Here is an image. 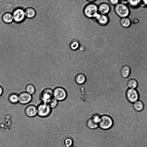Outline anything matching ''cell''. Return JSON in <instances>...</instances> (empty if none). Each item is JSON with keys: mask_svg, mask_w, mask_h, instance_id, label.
I'll return each instance as SVG.
<instances>
[{"mask_svg": "<svg viewBox=\"0 0 147 147\" xmlns=\"http://www.w3.org/2000/svg\"><path fill=\"white\" fill-rule=\"evenodd\" d=\"M13 21L18 23L23 21L26 17L25 10L21 8L15 9L12 13Z\"/></svg>", "mask_w": 147, "mask_h": 147, "instance_id": "7", "label": "cell"}, {"mask_svg": "<svg viewBox=\"0 0 147 147\" xmlns=\"http://www.w3.org/2000/svg\"><path fill=\"white\" fill-rule=\"evenodd\" d=\"M64 143L66 147H70L73 144V140L70 138L67 137L64 139Z\"/></svg>", "mask_w": 147, "mask_h": 147, "instance_id": "26", "label": "cell"}, {"mask_svg": "<svg viewBox=\"0 0 147 147\" xmlns=\"http://www.w3.org/2000/svg\"><path fill=\"white\" fill-rule=\"evenodd\" d=\"M110 3L115 6L120 2L119 0H108Z\"/></svg>", "mask_w": 147, "mask_h": 147, "instance_id": "28", "label": "cell"}, {"mask_svg": "<svg viewBox=\"0 0 147 147\" xmlns=\"http://www.w3.org/2000/svg\"><path fill=\"white\" fill-rule=\"evenodd\" d=\"M80 45V40L77 38H75L71 41L69 46L71 50L75 51L79 49Z\"/></svg>", "mask_w": 147, "mask_h": 147, "instance_id": "16", "label": "cell"}, {"mask_svg": "<svg viewBox=\"0 0 147 147\" xmlns=\"http://www.w3.org/2000/svg\"><path fill=\"white\" fill-rule=\"evenodd\" d=\"M67 96V92L63 87L58 86L53 90V97L58 101H63Z\"/></svg>", "mask_w": 147, "mask_h": 147, "instance_id": "5", "label": "cell"}, {"mask_svg": "<svg viewBox=\"0 0 147 147\" xmlns=\"http://www.w3.org/2000/svg\"><path fill=\"white\" fill-rule=\"evenodd\" d=\"M18 95V103L26 105L30 103L32 99V95L25 91L20 93Z\"/></svg>", "mask_w": 147, "mask_h": 147, "instance_id": "10", "label": "cell"}, {"mask_svg": "<svg viewBox=\"0 0 147 147\" xmlns=\"http://www.w3.org/2000/svg\"><path fill=\"white\" fill-rule=\"evenodd\" d=\"M100 116L97 114H93L86 121L87 127L92 129L97 128L98 127V123Z\"/></svg>", "mask_w": 147, "mask_h": 147, "instance_id": "6", "label": "cell"}, {"mask_svg": "<svg viewBox=\"0 0 147 147\" xmlns=\"http://www.w3.org/2000/svg\"><path fill=\"white\" fill-rule=\"evenodd\" d=\"M110 21L109 17L107 15L101 14L96 22L99 25L105 26L108 25Z\"/></svg>", "mask_w": 147, "mask_h": 147, "instance_id": "15", "label": "cell"}, {"mask_svg": "<svg viewBox=\"0 0 147 147\" xmlns=\"http://www.w3.org/2000/svg\"><path fill=\"white\" fill-rule=\"evenodd\" d=\"M113 124V119L110 116L106 114L100 116L98 126L101 129L103 130L110 129Z\"/></svg>", "mask_w": 147, "mask_h": 147, "instance_id": "2", "label": "cell"}, {"mask_svg": "<svg viewBox=\"0 0 147 147\" xmlns=\"http://www.w3.org/2000/svg\"><path fill=\"white\" fill-rule=\"evenodd\" d=\"M86 1L89 2H91V3H92L93 2H94V1H95L96 0H86Z\"/></svg>", "mask_w": 147, "mask_h": 147, "instance_id": "31", "label": "cell"}, {"mask_svg": "<svg viewBox=\"0 0 147 147\" xmlns=\"http://www.w3.org/2000/svg\"><path fill=\"white\" fill-rule=\"evenodd\" d=\"M140 0H128L127 3L129 7L137 8L140 7Z\"/></svg>", "mask_w": 147, "mask_h": 147, "instance_id": "22", "label": "cell"}, {"mask_svg": "<svg viewBox=\"0 0 147 147\" xmlns=\"http://www.w3.org/2000/svg\"><path fill=\"white\" fill-rule=\"evenodd\" d=\"M126 96L127 100L132 103L139 99V94L136 89L128 88L126 92Z\"/></svg>", "mask_w": 147, "mask_h": 147, "instance_id": "8", "label": "cell"}, {"mask_svg": "<svg viewBox=\"0 0 147 147\" xmlns=\"http://www.w3.org/2000/svg\"><path fill=\"white\" fill-rule=\"evenodd\" d=\"M24 112L27 117H34L37 115V107L34 105H28L25 108Z\"/></svg>", "mask_w": 147, "mask_h": 147, "instance_id": "11", "label": "cell"}, {"mask_svg": "<svg viewBox=\"0 0 147 147\" xmlns=\"http://www.w3.org/2000/svg\"><path fill=\"white\" fill-rule=\"evenodd\" d=\"M87 78L86 75L83 73H79L76 74L75 77V81L77 84L82 85L86 81Z\"/></svg>", "mask_w": 147, "mask_h": 147, "instance_id": "13", "label": "cell"}, {"mask_svg": "<svg viewBox=\"0 0 147 147\" xmlns=\"http://www.w3.org/2000/svg\"><path fill=\"white\" fill-rule=\"evenodd\" d=\"M131 73L130 67L127 65L123 66L120 71V74L121 76L123 78H126L129 76Z\"/></svg>", "mask_w": 147, "mask_h": 147, "instance_id": "18", "label": "cell"}, {"mask_svg": "<svg viewBox=\"0 0 147 147\" xmlns=\"http://www.w3.org/2000/svg\"><path fill=\"white\" fill-rule=\"evenodd\" d=\"M25 92L32 95L34 94L36 91L35 86L32 84H27L25 87Z\"/></svg>", "mask_w": 147, "mask_h": 147, "instance_id": "24", "label": "cell"}, {"mask_svg": "<svg viewBox=\"0 0 147 147\" xmlns=\"http://www.w3.org/2000/svg\"><path fill=\"white\" fill-rule=\"evenodd\" d=\"M58 101L53 97L50 100L47 104L52 109L56 108L58 105Z\"/></svg>", "mask_w": 147, "mask_h": 147, "instance_id": "25", "label": "cell"}, {"mask_svg": "<svg viewBox=\"0 0 147 147\" xmlns=\"http://www.w3.org/2000/svg\"><path fill=\"white\" fill-rule=\"evenodd\" d=\"M26 17L28 18H32L35 17L36 15L35 10L32 7H29L25 10Z\"/></svg>", "mask_w": 147, "mask_h": 147, "instance_id": "21", "label": "cell"}, {"mask_svg": "<svg viewBox=\"0 0 147 147\" xmlns=\"http://www.w3.org/2000/svg\"><path fill=\"white\" fill-rule=\"evenodd\" d=\"M37 107V114L39 117L45 118L49 116L52 112V109L47 104L41 102Z\"/></svg>", "mask_w": 147, "mask_h": 147, "instance_id": "4", "label": "cell"}, {"mask_svg": "<svg viewBox=\"0 0 147 147\" xmlns=\"http://www.w3.org/2000/svg\"><path fill=\"white\" fill-rule=\"evenodd\" d=\"M1 18L3 22L7 24L11 23L13 21L12 14L9 12L3 14Z\"/></svg>", "mask_w": 147, "mask_h": 147, "instance_id": "17", "label": "cell"}, {"mask_svg": "<svg viewBox=\"0 0 147 147\" xmlns=\"http://www.w3.org/2000/svg\"><path fill=\"white\" fill-rule=\"evenodd\" d=\"M4 92L3 87L0 85V97L2 95Z\"/></svg>", "mask_w": 147, "mask_h": 147, "instance_id": "29", "label": "cell"}, {"mask_svg": "<svg viewBox=\"0 0 147 147\" xmlns=\"http://www.w3.org/2000/svg\"><path fill=\"white\" fill-rule=\"evenodd\" d=\"M98 6V12L101 14L107 15L111 11V6L107 3H101Z\"/></svg>", "mask_w": 147, "mask_h": 147, "instance_id": "12", "label": "cell"}, {"mask_svg": "<svg viewBox=\"0 0 147 147\" xmlns=\"http://www.w3.org/2000/svg\"><path fill=\"white\" fill-rule=\"evenodd\" d=\"M128 0H119L120 2L127 4Z\"/></svg>", "mask_w": 147, "mask_h": 147, "instance_id": "30", "label": "cell"}, {"mask_svg": "<svg viewBox=\"0 0 147 147\" xmlns=\"http://www.w3.org/2000/svg\"><path fill=\"white\" fill-rule=\"evenodd\" d=\"M133 107L136 111L140 112L143 110L144 108V105L141 100H138L133 103Z\"/></svg>", "mask_w": 147, "mask_h": 147, "instance_id": "19", "label": "cell"}, {"mask_svg": "<svg viewBox=\"0 0 147 147\" xmlns=\"http://www.w3.org/2000/svg\"><path fill=\"white\" fill-rule=\"evenodd\" d=\"M98 13V5L93 3L86 5L83 10L84 16L89 19H94L95 16Z\"/></svg>", "mask_w": 147, "mask_h": 147, "instance_id": "1", "label": "cell"}, {"mask_svg": "<svg viewBox=\"0 0 147 147\" xmlns=\"http://www.w3.org/2000/svg\"><path fill=\"white\" fill-rule=\"evenodd\" d=\"M7 100L10 103L12 104H16L18 103V94L14 93L10 94L7 97Z\"/></svg>", "mask_w": 147, "mask_h": 147, "instance_id": "20", "label": "cell"}, {"mask_svg": "<svg viewBox=\"0 0 147 147\" xmlns=\"http://www.w3.org/2000/svg\"><path fill=\"white\" fill-rule=\"evenodd\" d=\"M127 85L129 88L136 89L138 86V83L136 80L131 79L128 81Z\"/></svg>", "mask_w": 147, "mask_h": 147, "instance_id": "23", "label": "cell"}, {"mask_svg": "<svg viewBox=\"0 0 147 147\" xmlns=\"http://www.w3.org/2000/svg\"><path fill=\"white\" fill-rule=\"evenodd\" d=\"M53 97V90L49 88L44 89L40 94V98L42 102L47 103Z\"/></svg>", "mask_w": 147, "mask_h": 147, "instance_id": "9", "label": "cell"}, {"mask_svg": "<svg viewBox=\"0 0 147 147\" xmlns=\"http://www.w3.org/2000/svg\"><path fill=\"white\" fill-rule=\"evenodd\" d=\"M140 7H147V0H140Z\"/></svg>", "mask_w": 147, "mask_h": 147, "instance_id": "27", "label": "cell"}, {"mask_svg": "<svg viewBox=\"0 0 147 147\" xmlns=\"http://www.w3.org/2000/svg\"><path fill=\"white\" fill-rule=\"evenodd\" d=\"M114 11L120 18L129 17L130 13L129 7L127 4L121 2L114 6Z\"/></svg>", "mask_w": 147, "mask_h": 147, "instance_id": "3", "label": "cell"}, {"mask_svg": "<svg viewBox=\"0 0 147 147\" xmlns=\"http://www.w3.org/2000/svg\"><path fill=\"white\" fill-rule=\"evenodd\" d=\"M119 22L121 26L125 29L129 28L132 24L131 19L129 16L120 18Z\"/></svg>", "mask_w": 147, "mask_h": 147, "instance_id": "14", "label": "cell"}]
</instances>
